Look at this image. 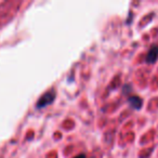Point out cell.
Returning <instances> with one entry per match:
<instances>
[{
    "instance_id": "1",
    "label": "cell",
    "mask_w": 158,
    "mask_h": 158,
    "mask_svg": "<svg viewBox=\"0 0 158 158\" xmlns=\"http://www.w3.org/2000/svg\"><path fill=\"white\" fill-rule=\"evenodd\" d=\"M54 101V94L53 93H46L44 95H42L39 99V101L37 102V107L42 108L44 106L49 105Z\"/></svg>"
},
{
    "instance_id": "2",
    "label": "cell",
    "mask_w": 158,
    "mask_h": 158,
    "mask_svg": "<svg viewBox=\"0 0 158 158\" xmlns=\"http://www.w3.org/2000/svg\"><path fill=\"white\" fill-rule=\"evenodd\" d=\"M158 57V46H153L149 49L148 53L146 55V62L147 63H155Z\"/></svg>"
},
{
    "instance_id": "3",
    "label": "cell",
    "mask_w": 158,
    "mask_h": 158,
    "mask_svg": "<svg viewBox=\"0 0 158 158\" xmlns=\"http://www.w3.org/2000/svg\"><path fill=\"white\" fill-rule=\"evenodd\" d=\"M129 103L131 104V106L135 110H140L142 107V100L140 99L136 95H133V97L129 98Z\"/></svg>"
},
{
    "instance_id": "4",
    "label": "cell",
    "mask_w": 158,
    "mask_h": 158,
    "mask_svg": "<svg viewBox=\"0 0 158 158\" xmlns=\"http://www.w3.org/2000/svg\"><path fill=\"white\" fill-rule=\"evenodd\" d=\"M74 158H86V156H85L84 154H80V155H77L76 157H74Z\"/></svg>"
}]
</instances>
